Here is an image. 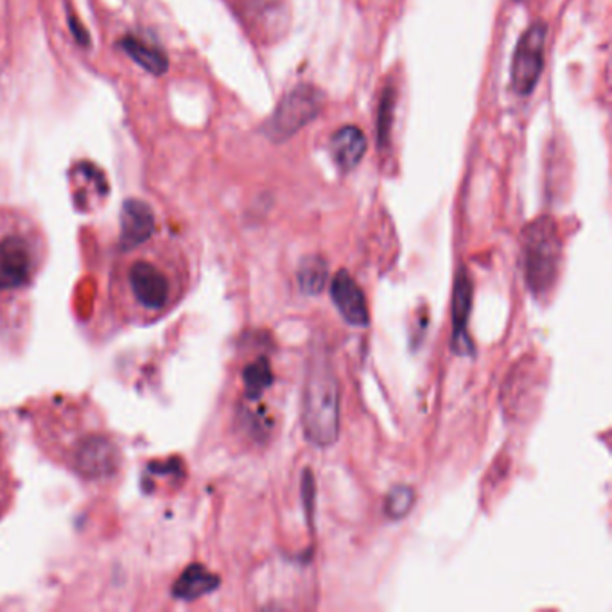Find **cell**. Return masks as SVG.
I'll return each mask as SVG.
<instances>
[{
  "instance_id": "obj_1",
  "label": "cell",
  "mask_w": 612,
  "mask_h": 612,
  "mask_svg": "<svg viewBox=\"0 0 612 612\" xmlns=\"http://www.w3.org/2000/svg\"><path fill=\"white\" fill-rule=\"evenodd\" d=\"M146 239L147 236L122 243L124 259L110 275L113 307L135 326H150L173 312L189 282L181 259L170 255L167 250H147Z\"/></svg>"
},
{
  "instance_id": "obj_2",
  "label": "cell",
  "mask_w": 612,
  "mask_h": 612,
  "mask_svg": "<svg viewBox=\"0 0 612 612\" xmlns=\"http://www.w3.org/2000/svg\"><path fill=\"white\" fill-rule=\"evenodd\" d=\"M302 426L307 440L318 447H329L340 435V389L326 356H316L307 367Z\"/></svg>"
},
{
  "instance_id": "obj_3",
  "label": "cell",
  "mask_w": 612,
  "mask_h": 612,
  "mask_svg": "<svg viewBox=\"0 0 612 612\" xmlns=\"http://www.w3.org/2000/svg\"><path fill=\"white\" fill-rule=\"evenodd\" d=\"M44 264L39 239L22 230L0 233V309H13L30 295Z\"/></svg>"
},
{
  "instance_id": "obj_4",
  "label": "cell",
  "mask_w": 612,
  "mask_h": 612,
  "mask_svg": "<svg viewBox=\"0 0 612 612\" xmlns=\"http://www.w3.org/2000/svg\"><path fill=\"white\" fill-rule=\"evenodd\" d=\"M521 259L529 293L535 298L548 297L562 266V241L554 219H535L523 230Z\"/></svg>"
},
{
  "instance_id": "obj_5",
  "label": "cell",
  "mask_w": 612,
  "mask_h": 612,
  "mask_svg": "<svg viewBox=\"0 0 612 612\" xmlns=\"http://www.w3.org/2000/svg\"><path fill=\"white\" fill-rule=\"evenodd\" d=\"M324 101L326 96L312 85L293 88L292 92L282 99L272 121L267 122V135L275 142L286 141L320 113Z\"/></svg>"
},
{
  "instance_id": "obj_6",
  "label": "cell",
  "mask_w": 612,
  "mask_h": 612,
  "mask_svg": "<svg viewBox=\"0 0 612 612\" xmlns=\"http://www.w3.org/2000/svg\"><path fill=\"white\" fill-rule=\"evenodd\" d=\"M546 33L545 22H537L523 34L517 45L512 65V87L521 96L532 94L539 81L545 67Z\"/></svg>"
},
{
  "instance_id": "obj_7",
  "label": "cell",
  "mask_w": 612,
  "mask_h": 612,
  "mask_svg": "<svg viewBox=\"0 0 612 612\" xmlns=\"http://www.w3.org/2000/svg\"><path fill=\"white\" fill-rule=\"evenodd\" d=\"M331 298L336 309L350 326L369 327L370 313L363 289L347 270H340L332 277Z\"/></svg>"
},
{
  "instance_id": "obj_8",
  "label": "cell",
  "mask_w": 612,
  "mask_h": 612,
  "mask_svg": "<svg viewBox=\"0 0 612 612\" xmlns=\"http://www.w3.org/2000/svg\"><path fill=\"white\" fill-rule=\"evenodd\" d=\"M472 307V281L460 267L452 287V336L451 346L457 354H472L471 336L467 332V320Z\"/></svg>"
},
{
  "instance_id": "obj_9",
  "label": "cell",
  "mask_w": 612,
  "mask_h": 612,
  "mask_svg": "<svg viewBox=\"0 0 612 612\" xmlns=\"http://www.w3.org/2000/svg\"><path fill=\"white\" fill-rule=\"evenodd\" d=\"M535 384H537V380H535L534 367L525 358L523 367H514L506 380L505 392H503L506 414H521V409L528 406Z\"/></svg>"
},
{
  "instance_id": "obj_10",
  "label": "cell",
  "mask_w": 612,
  "mask_h": 612,
  "mask_svg": "<svg viewBox=\"0 0 612 612\" xmlns=\"http://www.w3.org/2000/svg\"><path fill=\"white\" fill-rule=\"evenodd\" d=\"M367 151V141L360 128L346 127L332 136L331 153L341 171L354 170Z\"/></svg>"
},
{
  "instance_id": "obj_11",
  "label": "cell",
  "mask_w": 612,
  "mask_h": 612,
  "mask_svg": "<svg viewBox=\"0 0 612 612\" xmlns=\"http://www.w3.org/2000/svg\"><path fill=\"white\" fill-rule=\"evenodd\" d=\"M17 478L11 466V451L6 429L0 418V521L10 514L15 503Z\"/></svg>"
},
{
  "instance_id": "obj_12",
  "label": "cell",
  "mask_w": 612,
  "mask_h": 612,
  "mask_svg": "<svg viewBox=\"0 0 612 612\" xmlns=\"http://www.w3.org/2000/svg\"><path fill=\"white\" fill-rule=\"evenodd\" d=\"M298 286L306 295L324 292L327 282V264L321 258H307L302 261L297 275Z\"/></svg>"
},
{
  "instance_id": "obj_13",
  "label": "cell",
  "mask_w": 612,
  "mask_h": 612,
  "mask_svg": "<svg viewBox=\"0 0 612 612\" xmlns=\"http://www.w3.org/2000/svg\"><path fill=\"white\" fill-rule=\"evenodd\" d=\"M244 394L249 398H259L273 383L272 367L266 358L250 363L243 372Z\"/></svg>"
},
{
  "instance_id": "obj_14",
  "label": "cell",
  "mask_w": 612,
  "mask_h": 612,
  "mask_svg": "<svg viewBox=\"0 0 612 612\" xmlns=\"http://www.w3.org/2000/svg\"><path fill=\"white\" fill-rule=\"evenodd\" d=\"M415 501H417V494L412 487H394L384 498V514L389 515L390 520H404L409 512L414 511Z\"/></svg>"
},
{
  "instance_id": "obj_15",
  "label": "cell",
  "mask_w": 612,
  "mask_h": 612,
  "mask_svg": "<svg viewBox=\"0 0 612 612\" xmlns=\"http://www.w3.org/2000/svg\"><path fill=\"white\" fill-rule=\"evenodd\" d=\"M124 50L132 54L133 58L151 70L153 74H162L167 68L166 56L161 51L153 50L150 45H144L135 39L124 40Z\"/></svg>"
},
{
  "instance_id": "obj_16",
  "label": "cell",
  "mask_w": 612,
  "mask_h": 612,
  "mask_svg": "<svg viewBox=\"0 0 612 612\" xmlns=\"http://www.w3.org/2000/svg\"><path fill=\"white\" fill-rule=\"evenodd\" d=\"M302 501L306 506L307 521L313 526L315 525L316 483L309 469H306L304 478H302Z\"/></svg>"
},
{
  "instance_id": "obj_17",
  "label": "cell",
  "mask_w": 612,
  "mask_h": 612,
  "mask_svg": "<svg viewBox=\"0 0 612 612\" xmlns=\"http://www.w3.org/2000/svg\"><path fill=\"white\" fill-rule=\"evenodd\" d=\"M392 113H394V92L386 90L383 99H381L380 110V146L389 141L390 122H392Z\"/></svg>"
}]
</instances>
